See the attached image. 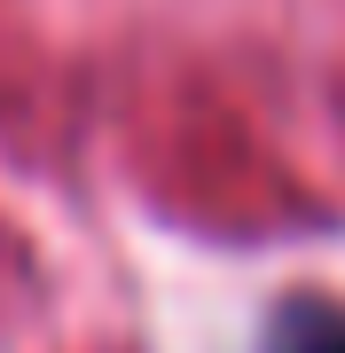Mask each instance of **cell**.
Segmentation results:
<instances>
[{
    "mask_svg": "<svg viewBox=\"0 0 345 353\" xmlns=\"http://www.w3.org/2000/svg\"><path fill=\"white\" fill-rule=\"evenodd\" d=\"M259 353H345V306L314 299V290L282 299L267 314V330H259Z\"/></svg>",
    "mask_w": 345,
    "mask_h": 353,
    "instance_id": "obj_1",
    "label": "cell"
}]
</instances>
